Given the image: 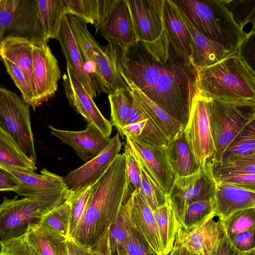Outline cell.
Instances as JSON below:
<instances>
[{
    "label": "cell",
    "instance_id": "6da1fadb",
    "mask_svg": "<svg viewBox=\"0 0 255 255\" xmlns=\"http://www.w3.org/2000/svg\"><path fill=\"white\" fill-rule=\"evenodd\" d=\"M125 82L132 83L184 128L194 98L198 94V70L179 56L169 43L164 63L157 61L138 42L123 47L108 41L105 46Z\"/></svg>",
    "mask_w": 255,
    "mask_h": 255
},
{
    "label": "cell",
    "instance_id": "7a4b0ae2",
    "mask_svg": "<svg viewBox=\"0 0 255 255\" xmlns=\"http://www.w3.org/2000/svg\"><path fill=\"white\" fill-rule=\"evenodd\" d=\"M132 192L124 153L118 154L101 177L91 186L87 205L72 238L93 249L115 221Z\"/></svg>",
    "mask_w": 255,
    "mask_h": 255
},
{
    "label": "cell",
    "instance_id": "3957f363",
    "mask_svg": "<svg viewBox=\"0 0 255 255\" xmlns=\"http://www.w3.org/2000/svg\"><path fill=\"white\" fill-rule=\"evenodd\" d=\"M195 28L234 53L250 35L236 22L224 0H173Z\"/></svg>",
    "mask_w": 255,
    "mask_h": 255
},
{
    "label": "cell",
    "instance_id": "277c9868",
    "mask_svg": "<svg viewBox=\"0 0 255 255\" xmlns=\"http://www.w3.org/2000/svg\"><path fill=\"white\" fill-rule=\"evenodd\" d=\"M198 94L255 99V72L238 52L198 70Z\"/></svg>",
    "mask_w": 255,
    "mask_h": 255
},
{
    "label": "cell",
    "instance_id": "5b68a950",
    "mask_svg": "<svg viewBox=\"0 0 255 255\" xmlns=\"http://www.w3.org/2000/svg\"><path fill=\"white\" fill-rule=\"evenodd\" d=\"M207 98L216 149L213 161L238 135L255 121V99L233 97Z\"/></svg>",
    "mask_w": 255,
    "mask_h": 255
},
{
    "label": "cell",
    "instance_id": "8992f818",
    "mask_svg": "<svg viewBox=\"0 0 255 255\" xmlns=\"http://www.w3.org/2000/svg\"><path fill=\"white\" fill-rule=\"evenodd\" d=\"M67 15L86 70L95 83L98 92L109 95L121 88L129 89L114 67L105 46H101L90 33L87 23L73 15Z\"/></svg>",
    "mask_w": 255,
    "mask_h": 255
},
{
    "label": "cell",
    "instance_id": "52a82bcc",
    "mask_svg": "<svg viewBox=\"0 0 255 255\" xmlns=\"http://www.w3.org/2000/svg\"><path fill=\"white\" fill-rule=\"evenodd\" d=\"M128 8L136 41L159 62L169 54V42L163 18L164 0H125Z\"/></svg>",
    "mask_w": 255,
    "mask_h": 255
},
{
    "label": "cell",
    "instance_id": "ba28073f",
    "mask_svg": "<svg viewBox=\"0 0 255 255\" xmlns=\"http://www.w3.org/2000/svg\"><path fill=\"white\" fill-rule=\"evenodd\" d=\"M7 37L24 38L34 44L47 43L37 0H0V45Z\"/></svg>",
    "mask_w": 255,
    "mask_h": 255
},
{
    "label": "cell",
    "instance_id": "9c48e42d",
    "mask_svg": "<svg viewBox=\"0 0 255 255\" xmlns=\"http://www.w3.org/2000/svg\"><path fill=\"white\" fill-rule=\"evenodd\" d=\"M0 128L36 164L29 105L14 92L0 86Z\"/></svg>",
    "mask_w": 255,
    "mask_h": 255
},
{
    "label": "cell",
    "instance_id": "30bf717a",
    "mask_svg": "<svg viewBox=\"0 0 255 255\" xmlns=\"http://www.w3.org/2000/svg\"><path fill=\"white\" fill-rule=\"evenodd\" d=\"M18 180L15 191L18 195L37 202L45 214L65 202L70 195L63 177L43 168L38 174L6 169Z\"/></svg>",
    "mask_w": 255,
    "mask_h": 255
},
{
    "label": "cell",
    "instance_id": "8fae6325",
    "mask_svg": "<svg viewBox=\"0 0 255 255\" xmlns=\"http://www.w3.org/2000/svg\"><path fill=\"white\" fill-rule=\"evenodd\" d=\"M216 186L212 162H208L196 172L175 177L168 197L179 227L187 207L200 201L212 200Z\"/></svg>",
    "mask_w": 255,
    "mask_h": 255
},
{
    "label": "cell",
    "instance_id": "7c38bea8",
    "mask_svg": "<svg viewBox=\"0 0 255 255\" xmlns=\"http://www.w3.org/2000/svg\"><path fill=\"white\" fill-rule=\"evenodd\" d=\"M185 140L196 163L203 166L213 161L216 149L213 139L207 98L199 94L191 105L187 123L183 128Z\"/></svg>",
    "mask_w": 255,
    "mask_h": 255
},
{
    "label": "cell",
    "instance_id": "4fadbf2b",
    "mask_svg": "<svg viewBox=\"0 0 255 255\" xmlns=\"http://www.w3.org/2000/svg\"><path fill=\"white\" fill-rule=\"evenodd\" d=\"M45 215L39 204L26 198L4 197L0 204V245L25 235L30 226L38 224Z\"/></svg>",
    "mask_w": 255,
    "mask_h": 255
},
{
    "label": "cell",
    "instance_id": "5bb4252c",
    "mask_svg": "<svg viewBox=\"0 0 255 255\" xmlns=\"http://www.w3.org/2000/svg\"><path fill=\"white\" fill-rule=\"evenodd\" d=\"M32 78L38 107L53 97L61 77L58 62L47 43L33 44Z\"/></svg>",
    "mask_w": 255,
    "mask_h": 255
},
{
    "label": "cell",
    "instance_id": "9a60e30c",
    "mask_svg": "<svg viewBox=\"0 0 255 255\" xmlns=\"http://www.w3.org/2000/svg\"><path fill=\"white\" fill-rule=\"evenodd\" d=\"M122 147L120 134L117 133L98 155L63 177L71 194H77L95 183L120 153Z\"/></svg>",
    "mask_w": 255,
    "mask_h": 255
},
{
    "label": "cell",
    "instance_id": "2e32d148",
    "mask_svg": "<svg viewBox=\"0 0 255 255\" xmlns=\"http://www.w3.org/2000/svg\"><path fill=\"white\" fill-rule=\"evenodd\" d=\"M67 72V75L64 74L63 76V85L69 105L84 118L87 124H93L104 135L110 137L112 131L111 122L100 111L68 63Z\"/></svg>",
    "mask_w": 255,
    "mask_h": 255
},
{
    "label": "cell",
    "instance_id": "e0dca14e",
    "mask_svg": "<svg viewBox=\"0 0 255 255\" xmlns=\"http://www.w3.org/2000/svg\"><path fill=\"white\" fill-rule=\"evenodd\" d=\"M48 127L52 135L71 146L78 156L86 162L98 155L112 140L93 124H87L86 129L81 131L59 129L52 126Z\"/></svg>",
    "mask_w": 255,
    "mask_h": 255
},
{
    "label": "cell",
    "instance_id": "ac0fdd59",
    "mask_svg": "<svg viewBox=\"0 0 255 255\" xmlns=\"http://www.w3.org/2000/svg\"><path fill=\"white\" fill-rule=\"evenodd\" d=\"M129 217L132 227L154 255H163L160 236L152 210L138 190L133 191L128 198Z\"/></svg>",
    "mask_w": 255,
    "mask_h": 255
},
{
    "label": "cell",
    "instance_id": "d6986e66",
    "mask_svg": "<svg viewBox=\"0 0 255 255\" xmlns=\"http://www.w3.org/2000/svg\"><path fill=\"white\" fill-rule=\"evenodd\" d=\"M126 137V143L144 161L163 191L168 195L175 178L170 164L166 145H157Z\"/></svg>",
    "mask_w": 255,
    "mask_h": 255
},
{
    "label": "cell",
    "instance_id": "ffe728a7",
    "mask_svg": "<svg viewBox=\"0 0 255 255\" xmlns=\"http://www.w3.org/2000/svg\"><path fill=\"white\" fill-rule=\"evenodd\" d=\"M212 217L186 234H176L175 241L194 255H215L224 235L220 221Z\"/></svg>",
    "mask_w": 255,
    "mask_h": 255
},
{
    "label": "cell",
    "instance_id": "44dd1931",
    "mask_svg": "<svg viewBox=\"0 0 255 255\" xmlns=\"http://www.w3.org/2000/svg\"><path fill=\"white\" fill-rule=\"evenodd\" d=\"M177 7L181 18L190 36L192 63L198 70L214 64L235 54L223 45L209 40L201 33L182 11Z\"/></svg>",
    "mask_w": 255,
    "mask_h": 255
},
{
    "label": "cell",
    "instance_id": "7402d4cb",
    "mask_svg": "<svg viewBox=\"0 0 255 255\" xmlns=\"http://www.w3.org/2000/svg\"><path fill=\"white\" fill-rule=\"evenodd\" d=\"M213 204L215 216L223 220L238 210L255 208V191L216 183Z\"/></svg>",
    "mask_w": 255,
    "mask_h": 255
},
{
    "label": "cell",
    "instance_id": "603a6c76",
    "mask_svg": "<svg viewBox=\"0 0 255 255\" xmlns=\"http://www.w3.org/2000/svg\"><path fill=\"white\" fill-rule=\"evenodd\" d=\"M56 39L60 43L67 63L71 65L76 77L88 94L94 99L97 97L98 90L86 70L82 55L74 37L67 14H65L62 18L60 29Z\"/></svg>",
    "mask_w": 255,
    "mask_h": 255
},
{
    "label": "cell",
    "instance_id": "cb8c5ba5",
    "mask_svg": "<svg viewBox=\"0 0 255 255\" xmlns=\"http://www.w3.org/2000/svg\"><path fill=\"white\" fill-rule=\"evenodd\" d=\"M99 32L108 41L123 47L136 42L130 12L125 0H118Z\"/></svg>",
    "mask_w": 255,
    "mask_h": 255
},
{
    "label": "cell",
    "instance_id": "d4e9b609",
    "mask_svg": "<svg viewBox=\"0 0 255 255\" xmlns=\"http://www.w3.org/2000/svg\"><path fill=\"white\" fill-rule=\"evenodd\" d=\"M163 18L169 43L179 56L192 63L190 36L173 0H164Z\"/></svg>",
    "mask_w": 255,
    "mask_h": 255
},
{
    "label": "cell",
    "instance_id": "484cf974",
    "mask_svg": "<svg viewBox=\"0 0 255 255\" xmlns=\"http://www.w3.org/2000/svg\"><path fill=\"white\" fill-rule=\"evenodd\" d=\"M66 14H71L86 23L94 25L99 31L118 0H64Z\"/></svg>",
    "mask_w": 255,
    "mask_h": 255
},
{
    "label": "cell",
    "instance_id": "4316f807",
    "mask_svg": "<svg viewBox=\"0 0 255 255\" xmlns=\"http://www.w3.org/2000/svg\"><path fill=\"white\" fill-rule=\"evenodd\" d=\"M128 199L121 206L114 222L94 247L93 250L97 251L108 247L115 255H128L127 240L128 231L131 226Z\"/></svg>",
    "mask_w": 255,
    "mask_h": 255
},
{
    "label": "cell",
    "instance_id": "83f0119b",
    "mask_svg": "<svg viewBox=\"0 0 255 255\" xmlns=\"http://www.w3.org/2000/svg\"><path fill=\"white\" fill-rule=\"evenodd\" d=\"M127 84L141 110L169 139L184 128L178 121L147 97L133 84L129 82Z\"/></svg>",
    "mask_w": 255,
    "mask_h": 255
},
{
    "label": "cell",
    "instance_id": "f1b7e54d",
    "mask_svg": "<svg viewBox=\"0 0 255 255\" xmlns=\"http://www.w3.org/2000/svg\"><path fill=\"white\" fill-rule=\"evenodd\" d=\"M181 128L169 140L166 150L175 177L185 176L198 171L201 166L195 162Z\"/></svg>",
    "mask_w": 255,
    "mask_h": 255
},
{
    "label": "cell",
    "instance_id": "f546056e",
    "mask_svg": "<svg viewBox=\"0 0 255 255\" xmlns=\"http://www.w3.org/2000/svg\"><path fill=\"white\" fill-rule=\"evenodd\" d=\"M33 44L24 38L7 37L1 43L0 54L1 58L8 60L20 68L33 90L32 73Z\"/></svg>",
    "mask_w": 255,
    "mask_h": 255
},
{
    "label": "cell",
    "instance_id": "4dcf8cb0",
    "mask_svg": "<svg viewBox=\"0 0 255 255\" xmlns=\"http://www.w3.org/2000/svg\"><path fill=\"white\" fill-rule=\"evenodd\" d=\"M25 236L40 255H68L67 238L52 231L39 223L30 226Z\"/></svg>",
    "mask_w": 255,
    "mask_h": 255
},
{
    "label": "cell",
    "instance_id": "1f68e13d",
    "mask_svg": "<svg viewBox=\"0 0 255 255\" xmlns=\"http://www.w3.org/2000/svg\"><path fill=\"white\" fill-rule=\"evenodd\" d=\"M0 166L5 169L33 172L36 164L21 151L12 139L0 128Z\"/></svg>",
    "mask_w": 255,
    "mask_h": 255
},
{
    "label": "cell",
    "instance_id": "d6a6232c",
    "mask_svg": "<svg viewBox=\"0 0 255 255\" xmlns=\"http://www.w3.org/2000/svg\"><path fill=\"white\" fill-rule=\"evenodd\" d=\"M152 212L160 238L163 255H168L173 247L178 228V221L168 197L163 205Z\"/></svg>",
    "mask_w": 255,
    "mask_h": 255
},
{
    "label": "cell",
    "instance_id": "836d02e7",
    "mask_svg": "<svg viewBox=\"0 0 255 255\" xmlns=\"http://www.w3.org/2000/svg\"><path fill=\"white\" fill-rule=\"evenodd\" d=\"M40 19L46 38H56L63 16L66 14L64 0H37Z\"/></svg>",
    "mask_w": 255,
    "mask_h": 255
},
{
    "label": "cell",
    "instance_id": "e575fe53",
    "mask_svg": "<svg viewBox=\"0 0 255 255\" xmlns=\"http://www.w3.org/2000/svg\"><path fill=\"white\" fill-rule=\"evenodd\" d=\"M215 217L213 200L194 202L187 207L177 233H188L201 226L210 218Z\"/></svg>",
    "mask_w": 255,
    "mask_h": 255
},
{
    "label": "cell",
    "instance_id": "d590c367",
    "mask_svg": "<svg viewBox=\"0 0 255 255\" xmlns=\"http://www.w3.org/2000/svg\"><path fill=\"white\" fill-rule=\"evenodd\" d=\"M255 154V121L250 124L212 162Z\"/></svg>",
    "mask_w": 255,
    "mask_h": 255
},
{
    "label": "cell",
    "instance_id": "8d00e7d4",
    "mask_svg": "<svg viewBox=\"0 0 255 255\" xmlns=\"http://www.w3.org/2000/svg\"><path fill=\"white\" fill-rule=\"evenodd\" d=\"M219 221L226 237H232L255 228V208L238 210Z\"/></svg>",
    "mask_w": 255,
    "mask_h": 255
},
{
    "label": "cell",
    "instance_id": "74e56055",
    "mask_svg": "<svg viewBox=\"0 0 255 255\" xmlns=\"http://www.w3.org/2000/svg\"><path fill=\"white\" fill-rule=\"evenodd\" d=\"M71 221V206L66 201L44 215L39 222L52 231L69 238Z\"/></svg>",
    "mask_w": 255,
    "mask_h": 255
},
{
    "label": "cell",
    "instance_id": "f35d334b",
    "mask_svg": "<svg viewBox=\"0 0 255 255\" xmlns=\"http://www.w3.org/2000/svg\"><path fill=\"white\" fill-rule=\"evenodd\" d=\"M108 99L111 108V123L120 134L127 121L130 99V88L120 89L116 92L108 95Z\"/></svg>",
    "mask_w": 255,
    "mask_h": 255
},
{
    "label": "cell",
    "instance_id": "ab89813d",
    "mask_svg": "<svg viewBox=\"0 0 255 255\" xmlns=\"http://www.w3.org/2000/svg\"><path fill=\"white\" fill-rule=\"evenodd\" d=\"M213 176L229 174H255V154L212 162Z\"/></svg>",
    "mask_w": 255,
    "mask_h": 255
},
{
    "label": "cell",
    "instance_id": "60d3db41",
    "mask_svg": "<svg viewBox=\"0 0 255 255\" xmlns=\"http://www.w3.org/2000/svg\"><path fill=\"white\" fill-rule=\"evenodd\" d=\"M91 186L75 194H71L66 201L71 206V221L69 238H73L84 215Z\"/></svg>",
    "mask_w": 255,
    "mask_h": 255
},
{
    "label": "cell",
    "instance_id": "b9f144b4",
    "mask_svg": "<svg viewBox=\"0 0 255 255\" xmlns=\"http://www.w3.org/2000/svg\"><path fill=\"white\" fill-rule=\"evenodd\" d=\"M2 59L7 72L21 92L23 100L34 110L38 107L36 99L33 90L27 81L24 74L15 64L4 58Z\"/></svg>",
    "mask_w": 255,
    "mask_h": 255
},
{
    "label": "cell",
    "instance_id": "7bdbcfd3",
    "mask_svg": "<svg viewBox=\"0 0 255 255\" xmlns=\"http://www.w3.org/2000/svg\"><path fill=\"white\" fill-rule=\"evenodd\" d=\"M140 171L141 184L139 191L151 210L154 211L166 202L168 195L160 189L141 169Z\"/></svg>",
    "mask_w": 255,
    "mask_h": 255
},
{
    "label": "cell",
    "instance_id": "ee69618b",
    "mask_svg": "<svg viewBox=\"0 0 255 255\" xmlns=\"http://www.w3.org/2000/svg\"><path fill=\"white\" fill-rule=\"evenodd\" d=\"M224 1L232 12L236 22L244 31L248 23L251 22L255 25V4L252 3L253 1L224 0Z\"/></svg>",
    "mask_w": 255,
    "mask_h": 255
},
{
    "label": "cell",
    "instance_id": "f6af8a7d",
    "mask_svg": "<svg viewBox=\"0 0 255 255\" xmlns=\"http://www.w3.org/2000/svg\"><path fill=\"white\" fill-rule=\"evenodd\" d=\"M0 247V255H40L25 236L8 241Z\"/></svg>",
    "mask_w": 255,
    "mask_h": 255
},
{
    "label": "cell",
    "instance_id": "bcb514c9",
    "mask_svg": "<svg viewBox=\"0 0 255 255\" xmlns=\"http://www.w3.org/2000/svg\"><path fill=\"white\" fill-rule=\"evenodd\" d=\"M127 172L129 188L132 192L135 190H139L141 184V171L135 157L133 151L126 143H124V152Z\"/></svg>",
    "mask_w": 255,
    "mask_h": 255
},
{
    "label": "cell",
    "instance_id": "7dc6e473",
    "mask_svg": "<svg viewBox=\"0 0 255 255\" xmlns=\"http://www.w3.org/2000/svg\"><path fill=\"white\" fill-rule=\"evenodd\" d=\"M227 239L234 253L240 254L255 249V228Z\"/></svg>",
    "mask_w": 255,
    "mask_h": 255
},
{
    "label": "cell",
    "instance_id": "c3c4849f",
    "mask_svg": "<svg viewBox=\"0 0 255 255\" xmlns=\"http://www.w3.org/2000/svg\"><path fill=\"white\" fill-rule=\"evenodd\" d=\"M216 183H223L255 191V174H229L214 176Z\"/></svg>",
    "mask_w": 255,
    "mask_h": 255
},
{
    "label": "cell",
    "instance_id": "681fc988",
    "mask_svg": "<svg viewBox=\"0 0 255 255\" xmlns=\"http://www.w3.org/2000/svg\"><path fill=\"white\" fill-rule=\"evenodd\" d=\"M127 249L128 255H154L131 225L128 233Z\"/></svg>",
    "mask_w": 255,
    "mask_h": 255
},
{
    "label": "cell",
    "instance_id": "f907efd6",
    "mask_svg": "<svg viewBox=\"0 0 255 255\" xmlns=\"http://www.w3.org/2000/svg\"><path fill=\"white\" fill-rule=\"evenodd\" d=\"M255 34L250 35L246 39L240 47L238 51L250 66L254 70Z\"/></svg>",
    "mask_w": 255,
    "mask_h": 255
},
{
    "label": "cell",
    "instance_id": "816d5d0a",
    "mask_svg": "<svg viewBox=\"0 0 255 255\" xmlns=\"http://www.w3.org/2000/svg\"><path fill=\"white\" fill-rule=\"evenodd\" d=\"M19 183L16 178L7 169L0 166V192L15 191Z\"/></svg>",
    "mask_w": 255,
    "mask_h": 255
},
{
    "label": "cell",
    "instance_id": "f5cc1de1",
    "mask_svg": "<svg viewBox=\"0 0 255 255\" xmlns=\"http://www.w3.org/2000/svg\"><path fill=\"white\" fill-rule=\"evenodd\" d=\"M66 245L68 255H96L92 249L82 246L71 238L67 239Z\"/></svg>",
    "mask_w": 255,
    "mask_h": 255
},
{
    "label": "cell",
    "instance_id": "db71d44e",
    "mask_svg": "<svg viewBox=\"0 0 255 255\" xmlns=\"http://www.w3.org/2000/svg\"><path fill=\"white\" fill-rule=\"evenodd\" d=\"M215 255H233L227 239L224 235Z\"/></svg>",
    "mask_w": 255,
    "mask_h": 255
},
{
    "label": "cell",
    "instance_id": "11a10c76",
    "mask_svg": "<svg viewBox=\"0 0 255 255\" xmlns=\"http://www.w3.org/2000/svg\"><path fill=\"white\" fill-rule=\"evenodd\" d=\"M168 255H193L184 247L175 242L171 251Z\"/></svg>",
    "mask_w": 255,
    "mask_h": 255
},
{
    "label": "cell",
    "instance_id": "9f6ffc18",
    "mask_svg": "<svg viewBox=\"0 0 255 255\" xmlns=\"http://www.w3.org/2000/svg\"><path fill=\"white\" fill-rule=\"evenodd\" d=\"M97 253H100L103 255H115L113 254L110 249L108 247H105L97 251Z\"/></svg>",
    "mask_w": 255,
    "mask_h": 255
},
{
    "label": "cell",
    "instance_id": "6f0895ef",
    "mask_svg": "<svg viewBox=\"0 0 255 255\" xmlns=\"http://www.w3.org/2000/svg\"><path fill=\"white\" fill-rule=\"evenodd\" d=\"M232 252L233 255H244L243 253H240V254H237V253H234L232 251Z\"/></svg>",
    "mask_w": 255,
    "mask_h": 255
},
{
    "label": "cell",
    "instance_id": "680465c9",
    "mask_svg": "<svg viewBox=\"0 0 255 255\" xmlns=\"http://www.w3.org/2000/svg\"><path fill=\"white\" fill-rule=\"evenodd\" d=\"M96 253V255H103L100 253H97V252H95Z\"/></svg>",
    "mask_w": 255,
    "mask_h": 255
},
{
    "label": "cell",
    "instance_id": "91938a15",
    "mask_svg": "<svg viewBox=\"0 0 255 255\" xmlns=\"http://www.w3.org/2000/svg\"><path fill=\"white\" fill-rule=\"evenodd\" d=\"M0 52H1V45H0Z\"/></svg>",
    "mask_w": 255,
    "mask_h": 255
},
{
    "label": "cell",
    "instance_id": "94428289",
    "mask_svg": "<svg viewBox=\"0 0 255 255\" xmlns=\"http://www.w3.org/2000/svg\"></svg>",
    "mask_w": 255,
    "mask_h": 255
}]
</instances>
